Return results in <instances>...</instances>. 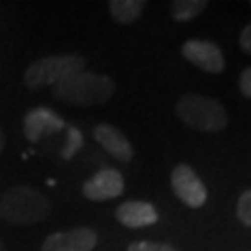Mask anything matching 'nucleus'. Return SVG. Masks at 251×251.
Listing matches in <instances>:
<instances>
[{
	"label": "nucleus",
	"instance_id": "1",
	"mask_svg": "<svg viewBox=\"0 0 251 251\" xmlns=\"http://www.w3.org/2000/svg\"><path fill=\"white\" fill-rule=\"evenodd\" d=\"M116 84L110 76L88 73L86 69L52 86V97L73 106H97L110 100Z\"/></svg>",
	"mask_w": 251,
	"mask_h": 251
},
{
	"label": "nucleus",
	"instance_id": "2",
	"mask_svg": "<svg viewBox=\"0 0 251 251\" xmlns=\"http://www.w3.org/2000/svg\"><path fill=\"white\" fill-rule=\"evenodd\" d=\"M50 212V201L30 186H13L0 198V218L13 225L43 222Z\"/></svg>",
	"mask_w": 251,
	"mask_h": 251
},
{
	"label": "nucleus",
	"instance_id": "3",
	"mask_svg": "<svg viewBox=\"0 0 251 251\" xmlns=\"http://www.w3.org/2000/svg\"><path fill=\"white\" fill-rule=\"evenodd\" d=\"M175 114L186 126L201 132H220L229 123L222 102L199 93L182 95L175 104Z\"/></svg>",
	"mask_w": 251,
	"mask_h": 251
},
{
	"label": "nucleus",
	"instance_id": "4",
	"mask_svg": "<svg viewBox=\"0 0 251 251\" xmlns=\"http://www.w3.org/2000/svg\"><path fill=\"white\" fill-rule=\"evenodd\" d=\"M86 60L78 54H63L49 56L34 62L23 76V82L28 90H37L43 86H54L58 82L69 78L76 73L84 71Z\"/></svg>",
	"mask_w": 251,
	"mask_h": 251
},
{
	"label": "nucleus",
	"instance_id": "5",
	"mask_svg": "<svg viewBox=\"0 0 251 251\" xmlns=\"http://www.w3.org/2000/svg\"><path fill=\"white\" fill-rule=\"evenodd\" d=\"M171 190L177 199L190 208H201L208 198L205 184L188 164H179L171 171Z\"/></svg>",
	"mask_w": 251,
	"mask_h": 251
},
{
	"label": "nucleus",
	"instance_id": "6",
	"mask_svg": "<svg viewBox=\"0 0 251 251\" xmlns=\"http://www.w3.org/2000/svg\"><path fill=\"white\" fill-rule=\"evenodd\" d=\"M182 56L188 60L190 63H194L196 67H199L201 71L212 73L218 75L225 69V58L222 49L206 39H188L182 49H180Z\"/></svg>",
	"mask_w": 251,
	"mask_h": 251
},
{
	"label": "nucleus",
	"instance_id": "7",
	"mask_svg": "<svg viewBox=\"0 0 251 251\" xmlns=\"http://www.w3.org/2000/svg\"><path fill=\"white\" fill-rule=\"evenodd\" d=\"M97 246V234L90 227H75L60 231L47 238L41 251H93Z\"/></svg>",
	"mask_w": 251,
	"mask_h": 251
},
{
	"label": "nucleus",
	"instance_id": "8",
	"mask_svg": "<svg viewBox=\"0 0 251 251\" xmlns=\"http://www.w3.org/2000/svg\"><path fill=\"white\" fill-rule=\"evenodd\" d=\"M125 190V180L123 175L117 170L106 168V170L97 171L90 180L84 182L82 192L90 201H108L116 199L123 194Z\"/></svg>",
	"mask_w": 251,
	"mask_h": 251
},
{
	"label": "nucleus",
	"instance_id": "9",
	"mask_svg": "<svg viewBox=\"0 0 251 251\" xmlns=\"http://www.w3.org/2000/svg\"><path fill=\"white\" fill-rule=\"evenodd\" d=\"M65 123L49 108H34L25 116V136L28 142H39L43 138L60 132Z\"/></svg>",
	"mask_w": 251,
	"mask_h": 251
},
{
	"label": "nucleus",
	"instance_id": "10",
	"mask_svg": "<svg viewBox=\"0 0 251 251\" xmlns=\"http://www.w3.org/2000/svg\"><path fill=\"white\" fill-rule=\"evenodd\" d=\"M93 136L104 147V151L110 152L116 160L125 162V164L132 160V156H134L132 145L125 138V134L121 130H117L116 126L108 125V123H100V125L95 126Z\"/></svg>",
	"mask_w": 251,
	"mask_h": 251
},
{
	"label": "nucleus",
	"instance_id": "11",
	"mask_svg": "<svg viewBox=\"0 0 251 251\" xmlns=\"http://www.w3.org/2000/svg\"><path fill=\"white\" fill-rule=\"evenodd\" d=\"M116 218L119 224L128 229H142L158 222L156 208L145 201H126L119 205L116 210Z\"/></svg>",
	"mask_w": 251,
	"mask_h": 251
},
{
	"label": "nucleus",
	"instance_id": "12",
	"mask_svg": "<svg viewBox=\"0 0 251 251\" xmlns=\"http://www.w3.org/2000/svg\"><path fill=\"white\" fill-rule=\"evenodd\" d=\"M110 13L116 23L119 25H132L140 19L142 11L145 8L144 0H112L108 4Z\"/></svg>",
	"mask_w": 251,
	"mask_h": 251
},
{
	"label": "nucleus",
	"instance_id": "13",
	"mask_svg": "<svg viewBox=\"0 0 251 251\" xmlns=\"http://www.w3.org/2000/svg\"><path fill=\"white\" fill-rule=\"evenodd\" d=\"M206 8H208L206 0H175V2H171L170 13L173 21L186 23V21H192L198 15H201Z\"/></svg>",
	"mask_w": 251,
	"mask_h": 251
},
{
	"label": "nucleus",
	"instance_id": "14",
	"mask_svg": "<svg viewBox=\"0 0 251 251\" xmlns=\"http://www.w3.org/2000/svg\"><path fill=\"white\" fill-rule=\"evenodd\" d=\"M236 216L246 227H251V188L246 190L236 201Z\"/></svg>",
	"mask_w": 251,
	"mask_h": 251
},
{
	"label": "nucleus",
	"instance_id": "15",
	"mask_svg": "<svg viewBox=\"0 0 251 251\" xmlns=\"http://www.w3.org/2000/svg\"><path fill=\"white\" fill-rule=\"evenodd\" d=\"M82 142H84V140H82V132L78 130V128H73L71 126V128L67 130V147L62 151L63 158L69 160L73 154L82 147Z\"/></svg>",
	"mask_w": 251,
	"mask_h": 251
},
{
	"label": "nucleus",
	"instance_id": "16",
	"mask_svg": "<svg viewBox=\"0 0 251 251\" xmlns=\"http://www.w3.org/2000/svg\"><path fill=\"white\" fill-rule=\"evenodd\" d=\"M126 251H177L171 248L170 244H160V242H132L128 246Z\"/></svg>",
	"mask_w": 251,
	"mask_h": 251
},
{
	"label": "nucleus",
	"instance_id": "17",
	"mask_svg": "<svg viewBox=\"0 0 251 251\" xmlns=\"http://www.w3.org/2000/svg\"><path fill=\"white\" fill-rule=\"evenodd\" d=\"M238 88H240L244 97L251 99V65L248 69H244L242 75H240V78H238Z\"/></svg>",
	"mask_w": 251,
	"mask_h": 251
},
{
	"label": "nucleus",
	"instance_id": "18",
	"mask_svg": "<svg viewBox=\"0 0 251 251\" xmlns=\"http://www.w3.org/2000/svg\"><path fill=\"white\" fill-rule=\"evenodd\" d=\"M240 47H242L244 52H248L251 56V23L246 25V28L240 34Z\"/></svg>",
	"mask_w": 251,
	"mask_h": 251
},
{
	"label": "nucleus",
	"instance_id": "19",
	"mask_svg": "<svg viewBox=\"0 0 251 251\" xmlns=\"http://www.w3.org/2000/svg\"><path fill=\"white\" fill-rule=\"evenodd\" d=\"M2 149H4V134L0 132V151H2Z\"/></svg>",
	"mask_w": 251,
	"mask_h": 251
},
{
	"label": "nucleus",
	"instance_id": "20",
	"mask_svg": "<svg viewBox=\"0 0 251 251\" xmlns=\"http://www.w3.org/2000/svg\"><path fill=\"white\" fill-rule=\"evenodd\" d=\"M0 251H6V248H4V246H2V244H0Z\"/></svg>",
	"mask_w": 251,
	"mask_h": 251
}]
</instances>
